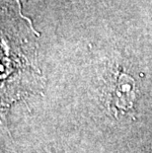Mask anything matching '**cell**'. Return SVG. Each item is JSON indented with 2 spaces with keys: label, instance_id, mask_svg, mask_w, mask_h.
Segmentation results:
<instances>
[{
  "label": "cell",
  "instance_id": "cell-1",
  "mask_svg": "<svg viewBox=\"0 0 152 153\" xmlns=\"http://www.w3.org/2000/svg\"><path fill=\"white\" fill-rule=\"evenodd\" d=\"M136 91L135 81L125 73H121L117 77L111 92V103L110 105L116 114L125 113L131 109L133 105Z\"/></svg>",
  "mask_w": 152,
  "mask_h": 153
}]
</instances>
